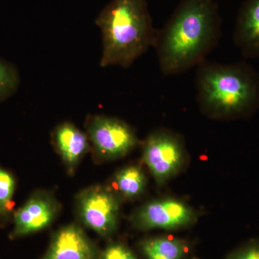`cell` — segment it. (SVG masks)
<instances>
[{"label": "cell", "instance_id": "30bf717a", "mask_svg": "<svg viewBox=\"0 0 259 259\" xmlns=\"http://www.w3.org/2000/svg\"><path fill=\"white\" fill-rule=\"evenodd\" d=\"M53 141L68 172L74 173L90 148L88 135L71 122H64L54 130Z\"/></svg>", "mask_w": 259, "mask_h": 259}, {"label": "cell", "instance_id": "7c38bea8", "mask_svg": "<svg viewBox=\"0 0 259 259\" xmlns=\"http://www.w3.org/2000/svg\"><path fill=\"white\" fill-rule=\"evenodd\" d=\"M141 249L147 259H182L187 245L179 238L156 237L143 241Z\"/></svg>", "mask_w": 259, "mask_h": 259}, {"label": "cell", "instance_id": "3957f363", "mask_svg": "<svg viewBox=\"0 0 259 259\" xmlns=\"http://www.w3.org/2000/svg\"><path fill=\"white\" fill-rule=\"evenodd\" d=\"M95 23L102 32V67H130L157 36L146 0H111Z\"/></svg>", "mask_w": 259, "mask_h": 259}, {"label": "cell", "instance_id": "e0dca14e", "mask_svg": "<svg viewBox=\"0 0 259 259\" xmlns=\"http://www.w3.org/2000/svg\"><path fill=\"white\" fill-rule=\"evenodd\" d=\"M226 259H259V242L252 241L232 252Z\"/></svg>", "mask_w": 259, "mask_h": 259}, {"label": "cell", "instance_id": "4fadbf2b", "mask_svg": "<svg viewBox=\"0 0 259 259\" xmlns=\"http://www.w3.org/2000/svg\"><path fill=\"white\" fill-rule=\"evenodd\" d=\"M146 175L139 166H125L115 174L114 185L122 198L133 200L139 197L146 189Z\"/></svg>", "mask_w": 259, "mask_h": 259}, {"label": "cell", "instance_id": "9a60e30c", "mask_svg": "<svg viewBox=\"0 0 259 259\" xmlns=\"http://www.w3.org/2000/svg\"><path fill=\"white\" fill-rule=\"evenodd\" d=\"M19 83L20 77L16 68L0 59V102L14 95Z\"/></svg>", "mask_w": 259, "mask_h": 259}, {"label": "cell", "instance_id": "9c48e42d", "mask_svg": "<svg viewBox=\"0 0 259 259\" xmlns=\"http://www.w3.org/2000/svg\"><path fill=\"white\" fill-rule=\"evenodd\" d=\"M100 252L76 224L68 225L56 232L50 246L40 259H98Z\"/></svg>", "mask_w": 259, "mask_h": 259}, {"label": "cell", "instance_id": "8992f818", "mask_svg": "<svg viewBox=\"0 0 259 259\" xmlns=\"http://www.w3.org/2000/svg\"><path fill=\"white\" fill-rule=\"evenodd\" d=\"M185 156L180 138L165 130L150 134L143 148V159L158 185L176 176L183 167Z\"/></svg>", "mask_w": 259, "mask_h": 259}, {"label": "cell", "instance_id": "6da1fadb", "mask_svg": "<svg viewBox=\"0 0 259 259\" xmlns=\"http://www.w3.org/2000/svg\"><path fill=\"white\" fill-rule=\"evenodd\" d=\"M221 25L214 0H182L153 46L162 73L180 74L205 61L219 40Z\"/></svg>", "mask_w": 259, "mask_h": 259}, {"label": "cell", "instance_id": "8fae6325", "mask_svg": "<svg viewBox=\"0 0 259 259\" xmlns=\"http://www.w3.org/2000/svg\"><path fill=\"white\" fill-rule=\"evenodd\" d=\"M234 41L245 58L259 59V0H246L242 5Z\"/></svg>", "mask_w": 259, "mask_h": 259}, {"label": "cell", "instance_id": "5b68a950", "mask_svg": "<svg viewBox=\"0 0 259 259\" xmlns=\"http://www.w3.org/2000/svg\"><path fill=\"white\" fill-rule=\"evenodd\" d=\"M76 207L80 221L100 236H110L117 230L120 202L117 194L107 187L95 185L81 191Z\"/></svg>", "mask_w": 259, "mask_h": 259}, {"label": "cell", "instance_id": "5bb4252c", "mask_svg": "<svg viewBox=\"0 0 259 259\" xmlns=\"http://www.w3.org/2000/svg\"><path fill=\"white\" fill-rule=\"evenodd\" d=\"M16 181L13 174L0 166V221H6L13 210Z\"/></svg>", "mask_w": 259, "mask_h": 259}, {"label": "cell", "instance_id": "277c9868", "mask_svg": "<svg viewBox=\"0 0 259 259\" xmlns=\"http://www.w3.org/2000/svg\"><path fill=\"white\" fill-rule=\"evenodd\" d=\"M87 135L97 157L113 160L125 156L139 144L134 129L123 120L105 115H90Z\"/></svg>", "mask_w": 259, "mask_h": 259}, {"label": "cell", "instance_id": "ba28073f", "mask_svg": "<svg viewBox=\"0 0 259 259\" xmlns=\"http://www.w3.org/2000/svg\"><path fill=\"white\" fill-rule=\"evenodd\" d=\"M60 210L55 197L47 191L34 192L13 214V238L36 233L54 222Z\"/></svg>", "mask_w": 259, "mask_h": 259}, {"label": "cell", "instance_id": "2e32d148", "mask_svg": "<svg viewBox=\"0 0 259 259\" xmlns=\"http://www.w3.org/2000/svg\"><path fill=\"white\" fill-rule=\"evenodd\" d=\"M98 259H137L132 250L122 243H112L100 253Z\"/></svg>", "mask_w": 259, "mask_h": 259}, {"label": "cell", "instance_id": "7a4b0ae2", "mask_svg": "<svg viewBox=\"0 0 259 259\" xmlns=\"http://www.w3.org/2000/svg\"><path fill=\"white\" fill-rule=\"evenodd\" d=\"M197 99L201 109L216 118L248 117L259 107V74L244 62L197 66Z\"/></svg>", "mask_w": 259, "mask_h": 259}, {"label": "cell", "instance_id": "52a82bcc", "mask_svg": "<svg viewBox=\"0 0 259 259\" xmlns=\"http://www.w3.org/2000/svg\"><path fill=\"white\" fill-rule=\"evenodd\" d=\"M197 214L185 202L175 199H162L144 204L131 218L135 228L141 231L177 230L193 224Z\"/></svg>", "mask_w": 259, "mask_h": 259}]
</instances>
